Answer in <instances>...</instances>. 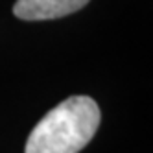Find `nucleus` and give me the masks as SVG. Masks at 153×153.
<instances>
[{"label": "nucleus", "mask_w": 153, "mask_h": 153, "mask_svg": "<svg viewBox=\"0 0 153 153\" xmlns=\"http://www.w3.org/2000/svg\"><path fill=\"white\" fill-rule=\"evenodd\" d=\"M100 107L89 96H70L31 129L24 153H79L100 127Z\"/></svg>", "instance_id": "nucleus-1"}, {"label": "nucleus", "mask_w": 153, "mask_h": 153, "mask_svg": "<svg viewBox=\"0 0 153 153\" xmlns=\"http://www.w3.org/2000/svg\"><path fill=\"white\" fill-rule=\"evenodd\" d=\"M89 0H17L13 15L22 20H52L79 11Z\"/></svg>", "instance_id": "nucleus-2"}]
</instances>
